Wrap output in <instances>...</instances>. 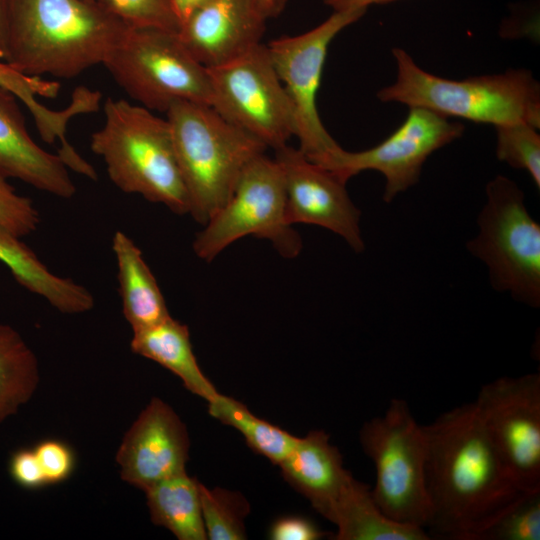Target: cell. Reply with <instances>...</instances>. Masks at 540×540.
I'll use <instances>...</instances> for the list:
<instances>
[{"instance_id":"cell-1","label":"cell","mask_w":540,"mask_h":540,"mask_svg":"<svg viewBox=\"0 0 540 540\" xmlns=\"http://www.w3.org/2000/svg\"><path fill=\"white\" fill-rule=\"evenodd\" d=\"M430 537L473 540L523 492L491 442L474 402L424 425Z\"/></svg>"},{"instance_id":"cell-2","label":"cell","mask_w":540,"mask_h":540,"mask_svg":"<svg viewBox=\"0 0 540 540\" xmlns=\"http://www.w3.org/2000/svg\"><path fill=\"white\" fill-rule=\"evenodd\" d=\"M127 29L93 0H10L4 61L27 76L72 79L103 64Z\"/></svg>"},{"instance_id":"cell-3","label":"cell","mask_w":540,"mask_h":540,"mask_svg":"<svg viewBox=\"0 0 540 540\" xmlns=\"http://www.w3.org/2000/svg\"><path fill=\"white\" fill-rule=\"evenodd\" d=\"M104 122L91 135L110 180L121 191L161 203L178 215L189 214V199L175 155L169 124L152 111L109 97Z\"/></svg>"},{"instance_id":"cell-4","label":"cell","mask_w":540,"mask_h":540,"mask_svg":"<svg viewBox=\"0 0 540 540\" xmlns=\"http://www.w3.org/2000/svg\"><path fill=\"white\" fill-rule=\"evenodd\" d=\"M396 81L381 89L382 102H398L444 117L501 125L527 123L540 127V85L527 69L502 74L445 79L421 69L401 48L392 50Z\"/></svg>"},{"instance_id":"cell-5","label":"cell","mask_w":540,"mask_h":540,"mask_svg":"<svg viewBox=\"0 0 540 540\" xmlns=\"http://www.w3.org/2000/svg\"><path fill=\"white\" fill-rule=\"evenodd\" d=\"M166 120L189 214L205 225L228 201L245 166L267 147L206 104L175 102Z\"/></svg>"},{"instance_id":"cell-6","label":"cell","mask_w":540,"mask_h":540,"mask_svg":"<svg viewBox=\"0 0 540 540\" xmlns=\"http://www.w3.org/2000/svg\"><path fill=\"white\" fill-rule=\"evenodd\" d=\"M117 85L140 106L164 112L178 101L212 106L211 80L178 33L127 29L102 64Z\"/></svg>"},{"instance_id":"cell-7","label":"cell","mask_w":540,"mask_h":540,"mask_svg":"<svg viewBox=\"0 0 540 540\" xmlns=\"http://www.w3.org/2000/svg\"><path fill=\"white\" fill-rule=\"evenodd\" d=\"M376 474L372 496L390 519L426 530L430 505L426 488L427 440L424 425L404 399L393 398L381 416L359 432Z\"/></svg>"},{"instance_id":"cell-8","label":"cell","mask_w":540,"mask_h":540,"mask_svg":"<svg viewBox=\"0 0 540 540\" xmlns=\"http://www.w3.org/2000/svg\"><path fill=\"white\" fill-rule=\"evenodd\" d=\"M478 234L467 243L487 268L492 287L527 306L540 305V225L511 179L498 175L486 186Z\"/></svg>"},{"instance_id":"cell-9","label":"cell","mask_w":540,"mask_h":540,"mask_svg":"<svg viewBox=\"0 0 540 540\" xmlns=\"http://www.w3.org/2000/svg\"><path fill=\"white\" fill-rule=\"evenodd\" d=\"M248 235L271 241L286 258L297 256L302 248L300 236L286 219L282 171L265 153L245 166L228 201L197 234L193 250L200 259L210 262Z\"/></svg>"},{"instance_id":"cell-10","label":"cell","mask_w":540,"mask_h":540,"mask_svg":"<svg viewBox=\"0 0 540 540\" xmlns=\"http://www.w3.org/2000/svg\"><path fill=\"white\" fill-rule=\"evenodd\" d=\"M366 8L333 13L315 28L296 36H284L266 45L271 63L292 105L299 150L326 168L342 149L323 126L317 110V93L332 40L358 21Z\"/></svg>"},{"instance_id":"cell-11","label":"cell","mask_w":540,"mask_h":540,"mask_svg":"<svg viewBox=\"0 0 540 540\" xmlns=\"http://www.w3.org/2000/svg\"><path fill=\"white\" fill-rule=\"evenodd\" d=\"M207 70L211 107L222 117L274 151L295 136L292 105L266 45L260 44L233 61Z\"/></svg>"},{"instance_id":"cell-12","label":"cell","mask_w":540,"mask_h":540,"mask_svg":"<svg viewBox=\"0 0 540 540\" xmlns=\"http://www.w3.org/2000/svg\"><path fill=\"white\" fill-rule=\"evenodd\" d=\"M474 404L518 487L540 490V374L497 378L481 387Z\"/></svg>"},{"instance_id":"cell-13","label":"cell","mask_w":540,"mask_h":540,"mask_svg":"<svg viewBox=\"0 0 540 540\" xmlns=\"http://www.w3.org/2000/svg\"><path fill=\"white\" fill-rule=\"evenodd\" d=\"M463 131L460 123L410 107L403 124L383 142L359 152L342 148L325 169L344 183L362 171H378L386 181L383 200L391 202L418 182L423 164L434 151L461 137Z\"/></svg>"},{"instance_id":"cell-14","label":"cell","mask_w":540,"mask_h":540,"mask_svg":"<svg viewBox=\"0 0 540 540\" xmlns=\"http://www.w3.org/2000/svg\"><path fill=\"white\" fill-rule=\"evenodd\" d=\"M274 159L283 175L287 222L326 228L355 252H362L361 213L350 199L346 183L291 146L275 150Z\"/></svg>"},{"instance_id":"cell-15","label":"cell","mask_w":540,"mask_h":540,"mask_svg":"<svg viewBox=\"0 0 540 540\" xmlns=\"http://www.w3.org/2000/svg\"><path fill=\"white\" fill-rule=\"evenodd\" d=\"M190 440L175 411L153 398L125 433L116 453L123 481L145 491L185 472Z\"/></svg>"},{"instance_id":"cell-16","label":"cell","mask_w":540,"mask_h":540,"mask_svg":"<svg viewBox=\"0 0 540 540\" xmlns=\"http://www.w3.org/2000/svg\"><path fill=\"white\" fill-rule=\"evenodd\" d=\"M267 20L255 0H210L182 22L178 36L200 64L213 68L262 44Z\"/></svg>"},{"instance_id":"cell-17","label":"cell","mask_w":540,"mask_h":540,"mask_svg":"<svg viewBox=\"0 0 540 540\" xmlns=\"http://www.w3.org/2000/svg\"><path fill=\"white\" fill-rule=\"evenodd\" d=\"M18 98L0 86V175L19 179L60 198L76 193L67 166L41 148L26 129Z\"/></svg>"},{"instance_id":"cell-18","label":"cell","mask_w":540,"mask_h":540,"mask_svg":"<svg viewBox=\"0 0 540 540\" xmlns=\"http://www.w3.org/2000/svg\"><path fill=\"white\" fill-rule=\"evenodd\" d=\"M282 475L312 507L330 520L338 502L354 482L345 469L342 455L322 431H310L298 438L289 454L279 463Z\"/></svg>"},{"instance_id":"cell-19","label":"cell","mask_w":540,"mask_h":540,"mask_svg":"<svg viewBox=\"0 0 540 540\" xmlns=\"http://www.w3.org/2000/svg\"><path fill=\"white\" fill-rule=\"evenodd\" d=\"M0 86L12 92L29 110L38 133L48 144L60 142L58 155L71 161L78 155L66 137L70 120L80 114L98 111L101 98L98 92L80 86L73 91L70 104L61 110H53L39 98H56L61 85L56 80L24 75L5 61L0 60Z\"/></svg>"},{"instance_id":"cell-20","label":"cell","mask_w":540,"mask_h":540,"mask_svg":"<svg viewBox=\"0 0 540 540\" xmlns=\"http://www.w3.org/2000/svg\"><path fill=\"white\" fill-rule=\"evenodd\" d=\"M112 249L117 260L123 315L133 332L171 317L156 278L136 244L125 233L116 231Z\"/></svg>"},{"instance_id":"cell-21","label":"cell","mask_w":540,"mask_h":540,"mask_svg":"<svg viewBox=\"0 0 540 540\" xmlns=\"http://www.w3.org/2000/svg\"><path fill=\"white\" fill-rule=\"evenodd\" d=\"M0 261L20 285L42 296L62 313H83L94 306L93 295L88 289L50 272L20 237L1 226Z\"/></svg>"},{"instance_id":"cell-22","label":"cell","mask_w":540,"mask_h":540,"mask_svg":"<svg viewBox=\"0 0 540 540\" xmlns=\"http://www.w3.org/2000/svg\"><path fill=\"white\" fill-rule=\"evenodd\" d=\"M130 347L134 353L170 370L182 380L187 390L207 402L219 393L197 363L188 327L172 317L133 332Z\"/></svg>"},{"instance_id":"cell-23","label":"cell","mask_w":540,"mask_h":540,"mask_svg":"<svg viewBox=\"0 0 540 540\" xmlns=\"http://www.w3.org/2000/svg\"><path fill=\"white\" fill-rule=\"evenodd\" d=\"M330 522L336 540H429L424 528L396 522L376 504L371 488L355 479L338 502Z\"/></svg>"},{"instance_id":"cell-24","label":"cell","mask_w":540,"mask_h":540,"mask_svg":"<svg viewBox=\"0 0 540 540\" xmlns=\"http://www.w3.org/2000/svg\"><path fill=\"white\" fill-rule=\"evenodd\" d=\"M155 525L171 531L179 540H205L200 482L186 471L157 482L144 491Z\"/></svg>"},{"instance_id":"cell-25","label":"cell","mask_w":540,"mask_h":540,"mask_svg":"<svg viewBox=\"0 0 540 540\" xmlns=\"http://www.w3.org/2000/svg\"><path fill=\"white\" fill-rule=\"evenodd\" d=\"M38 383L36 355L18 331L0 323V423L30 400Z\"/></svg>"},{"instance_id":"cell-26","label":"cell","mask_w":540,"mask_h":540,"mask_svg":"<svg viewBox=\"0 0 540 540\" xmlns=\"http://www.w3.org/2000/svg\"><path fill=\"white\" fill-rule=\"evenodd\" d=\"M209 404V413L225 425L237 429L249 448L273 464L289 454L298 437L255 416L238 400L218 393Z\"/></svg>"},{"instance_id":"cell-27","label":"cell","mask_w":540,"mask_h":540,"mask_svg":"<svg viewBox=\"0 0 540 540\" xmlns=\"http://www.w3.org/2000/svg\"><path fill=\"white\" fill-rule=\"evenodd\" d=\"M200 499L207 539L247 538L244 521L250 506L241 493L219 487L209 489L200 483Z\"/></svg>"},{"instance_id":"cell-28","label":"cell","mask_w":540,"mask_h":540,"mask_svg":"<svg viewBox=\"0 0 540 540\" xmlns=\"http://www.w3.org/2000/svg\"><path fill=\"white\" fill-rule=\"evenodd\" d=\"M540 490L525 491L473 540H539Z\"/></svg>"},{"instance_id":"cell-29","label":"cell","mask_w":540,"mask_h":540,"mask_svg":"<svg viewBox=\"0 0 540 540\" xmlns=\"http://www.w3.org/2000/svg\"><path fill=\"white\" fill-rule=\"evenodd\" d=\"M496 155L511 167L527 171L540 188V135L527 123L496 126Z\"/></svg>"},{"instance_id":"cell-30","label":"cell","mask_w":540,"mask_h":540,"mask_svg":"<svg viewBox=\"0 0 540 540\" xmlns=\"http://www.w3.org/2000/svg\"><path fill=\"white\" fill-rule=\"evenodd\" d=\"M129 29L179 31L180 22L169 0H93Z\"/></svg>"},{"instance_id":"cell-31","label":"cell","mask_w":540,"mask_h":540,"mask_svg":"<svg viewBox=\"0 0 540 540\" xmlns=\"http://www.w3.org/2000/svg\"><path fill=\"white\" fill-rule=\"evenodd\" d=\"M39 222L33 202L19 195L0 175V226L21 238L35 231Z\"/></svg>"},{"instance_id":"cell-32","label":"cell","mask_w":540,"mask_h":540,"mask_svg":"<svg viewBox=\"0 0 540 540\" xmlns=\"http://www.w3.org/2000/svg\"><path fill=\"white\" fill-rule=\"evenodd\" d=\"M47 485L67 480L75 468L73 450L64 442L54 439L39 442L33 448Z\"/></svg>"},{"instance_id":"cell-33","label":"cell","mask_w":540,"mask_h":540,"mask_svg":"<svg viewBox=\"0 0 540 540\" xmlns=\"http://www.w3.org/2000/svg\"><path fill=\"white\" fill-rule=\"evenodd\" d=\"M8 469L12 480L22 488L38 489L47 485L33 449L15 451L10 457Z\"/></svg>"},{"instance_id":"cell-34","label":"cell","mask_w":540,"mask_h":540,"mask_svg":"<svg viewBox=\"0 0 540 540\" xmlns=\"http://www.w3.org/2000/svg\"><path fill=\"white\" fill-rule=\"evenodd\" d=\"M323 535L311 520L301 516L280 517L269 529V538L272 540H318Z\"/></svg>"},{"instance_id":"cell-35","label":"cell","mask_w":540,"mask_h":540,"mask_svg":"<svg viewBox=\"0 0 540 540\" xmlns=\"http://www.w3.org/2000/svg\"><path fill=\"white\" fill-rule=\"evenodd\" d=\"M396 0H323L324 4L333 11H343L355 8H368L373 4H383Z\"/></svg>"},{"instance_id":"cell-36","label":"cell","mask_w":540,"mask_h":540,"mask_svg":"<svg viewBox=\"0 0 540 540\" xmlns=\"http://www.w3.org/2000/svg\"><path fill=\"white\" fill-rule=\"evenodd\" d=\"M170 4L179 19L180 26L182 22L196 9L203 6L210 0H169Z\"/></svg>"},{"instance_id":"cell-37","label":"cell","mask_w":540,"mask_h":540,"mask_svg":"<svg viewBox=\"0 0 540 540\" xmlns=\"http://www.w3.org/2000/svg\"><path fill=\"white\" fill-rule=\"evenodd\" d=\"M9 5L10 0H0V60L2 61L6 55Z\"/></svg>"},{"instance_id":"cell-38","label":"cell","mask_w":540,"mask_h":540,"mask_svg":"<svg viewBox=\"0 0 540 540\" xmlns=\"http://www.w3.org/2000/svg\"><path fill=\"white\" fill-rule=\"evenodd\" d=\"M268 19L277 17L285 8L288 0H255Z\"/></svg>"}]
</instances>
